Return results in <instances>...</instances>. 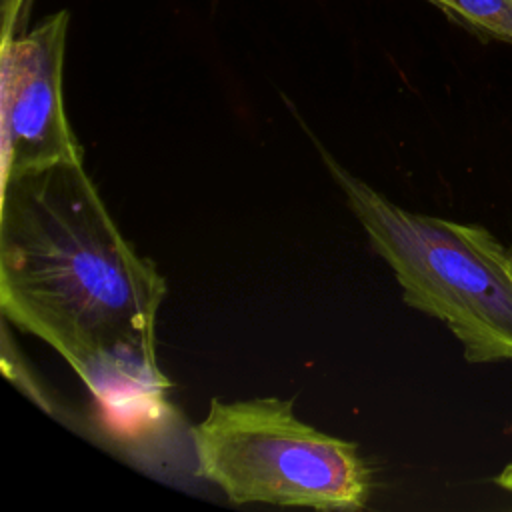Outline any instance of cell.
Listing matches in <instances>:
<instances>
[{
    "label": "cell",
    "mask_w": 512,
    "mask_h": 512,
    "mask_svg": "<svg viewBox=\"0 0 512 512\" xmlns=\"http://www.w3.org/2000/svg\"><path fill=\"white\" fill-rule=\"evenodd\" d=\"M192 444L196 474L234 504L362 510L374 490L358 444L302 422L290 398H212Z\"/></svg>",
    "instance_id": "cell-3"
},
{
    "label": "cell",
    "mask_w": 512,
    "mask_h": 512,
    "mask_svg": "<svg viewBox=\"0 0 512 512\" xmlns=\"http://www.w3.org/2000/svg\"><path fill=\"white\" fill-rule=\"evenodd\" d=\"M500 488H504V490H508V492H512V464H508L498 476H496V480H494Z\"/></svg>",
    "instance_id": "cell-6"
},
{
    "label": "cell",
    "mask_w": 512,
    "mask_h": 512,
    "mask_svg": "<svg viewBox=\"0 0 512 512\" xmlns=\"http://www.w3.org/2000/svg\"><path fill=\"white\" fill-rule=\"evenodd\" d=\"M164 296L166 280L122 236L82 160L2 182V314L54 348L94 398H162Z\"/></svg>",
    "instance_id": "cell-1"
},
{
    "label": "cell",
    "mask_w": 512,
    "mask_h": 512,
    "mask_svg": "<svg viewBox=\"0 0 512 512\" xmlns=\"http://www.w3.org/2000/svg\"><path fill=\"white\" fill-rule=\"evenodd\" d=\"M450 18L512 44V0H428Z\"/></svg>",
    "instance_id": "cell-5"
},
{
    "label": "cell",
    "mask_w": 512,
    "mask_h": 512,
    "mask_svg": "<svg viewBox=\"0 0 512 512\" xmlns=\"http://www.w3.org/2000/svg\"><path fill=\"white\" fill-rule=\"evenodd\" d=\"M32 0L2 2L0 148L2 182L58 162H84L62 92L68 10L24 30Z\"/></svg>",
    "instance_id": "cell-4"
},
{
    "label": "cell",
    "mask_w": 512,
    "mask_h": 512,
    "mask_svg": "<svg viewBox=\"0 0 512 512\" xmlns=\"http://www.w3.org/2000/svg\"><path fill=\"white\" fill-rule=\"evenodd\" d=\"M318 152L372 250L390 266L402 300L444 322L468 362L512 360V248L484 226L406 210L320 144Z\"/></svg>",
    "instance_id": "cell-2"
}]
</instances>
